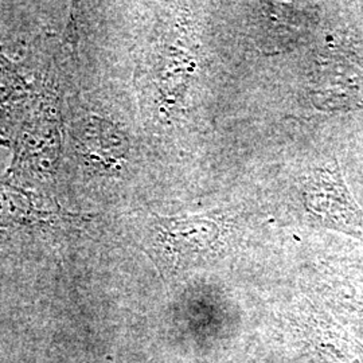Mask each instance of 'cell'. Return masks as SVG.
<instances>
[{"mask_svg":"<svg viewBox=\"0 0 363 363\" xmlns=\"http://www.w3.org/2000/svg\"><path fill=\"white\" fill-rule=\"evenodd\" d=\"M88 222L54 198L10 181H0V238L72 232Z\"/></svg>","mask_w":363,"mask_h":363,"instance_id":"cell-3","label":"cell"},{"mask_svg":"<svg viewBox=\"0 0 363 363\" xmlns=\"http://www.w3.org/2000/svg\"><path fill=\"white\" fill-rule=\"evenodd\" d=\"M64 145V116L52 81L38 85L15 139L6 181L15 184L50 183L60 169Z\"/></svg>","mask_w":363,"mask_h":363,"instance_id":"cell-1","label":"cell"},{"mask_svg":"<svg viewBox=\"0 0 363 363\" xmlns=\"http://www.w3.org/2000/svg\"><path fill=\"white\" fill-rule=\"evenodd\" d=\"M304 208L313 223L363 241V211L351 195L337 160L311 171L303 189Z\"/></svg>","mask_w":363,"mask_h":363,"instance_id":"cell-4","label":"cell"},{"mask_svg":"<svg viewBox=\"0 0 363 363\" xmlns=\"http://www.w3.org/2000/svg\"><path fill=\"white\" fill-rule=\"evenodd\" d=\"M144 244L162 272L186 269L213 255L220 242V228L206 217H150L144 225Z\"/></svg>","mask_w":363,"mask_h":363,"instance_id":"cell-2","label":"cell"},{"mask_svg":"<svg viewBox=\"0 0 363 363\" xmlns=\"http://www.w3.org/2000/svg\"><path fill=\"white\" fill-rule=\"evenodd\" d=\"M69 133L73 148L86 169L101 175L121 171L130 152V140L115 123L86 115L70 123Z\"/></svg>","mask_w":363,"mask_h":363,"instance_id":"cell-5","label":"cell"}]
</instances>
